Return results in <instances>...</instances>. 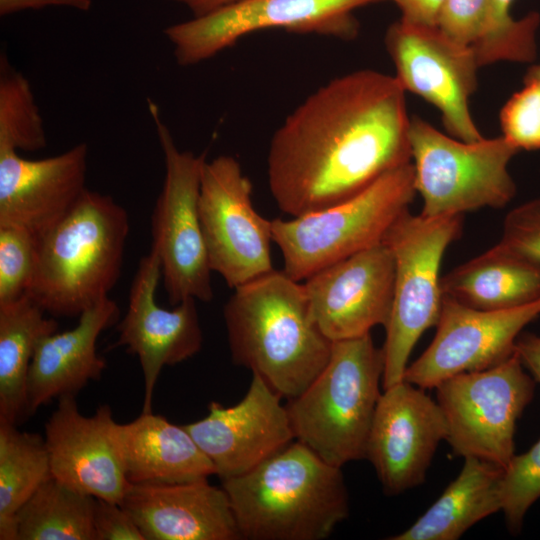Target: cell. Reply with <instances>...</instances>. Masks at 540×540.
Returning a JSON list of instances; mask_svg holds the SVG:
<instances>
[{"mask_svg":"<svg viewBox=\"0 0 540 540\" xmlns=\"http://www.w3.org/2000/svg\"><path fill=\"white\" fill-rule=\"evenodd\" d=\"M441 291L476 309L515 308L540 299V268L497 243L441 277Z\"/></svg>","mask_w":540,"mask_h":540,"instance_id":"24","label":"cell"},{"mask_svg":"<svg viewBox=\"0 0 540 540\" xmlns=\"http://www.w3.org/2000/svg\"><path fill=\"white\" fill-rule=\"evenodd\" d=\"M503 137L518 150L540 149V79L524 80L500 112Z\"/></svg>","mask_w":540,"mask_h":540,"instance_id":"33","label":"cell"},{"mask_svg":"<svg viewBox=\"0 0 540 540\" xmlns=\"http://www.w3.org/2000/svg\"><path fill=\"white\" fill-rule=\"evenodd\" d=\"M540 316V299L515 308L482 310L443 295L436 333L404 373L422 389L455 375L493 367L510 357L522 329Z\"/></svg>","mask_w":540,"mask_h":540,"instance_id":"14","label":"cell"},{"mask_svg":"<svg viewBox=\"0 0 540 540\" xmlns=\"http://www.w3.org/2000/svg\"><path fill=\"white\" fill-rule=\"evenodd\" d=\"M462 221L463 215L428 218L408 210L383 238L395 263L392 308L382 348L383 389L404 380L414 346L438 322L443 299L442 258L459 238Z\"/></svg>","mask_w":540,"mask_h":540,"instance_id":"7","label":"cell"},{"mask_svg":"<svg viewBox=\"0 0 540 540\" xmlns=\"http://www.w3.org/2000/svg\"><path fill=\"white\" fill-rule=\"evenodd\" d=\"M95 540H145L141 530L122 505L95 499Z\"/></svg>","mask_w":540,"mask_h":540,"instance_id":"36","label":"cell"},{"mask_svg":"<svg viewBox=\"0 0 540 540\" xmlns=\"http://www.w3.org/2000/svg\"><path fill=\"white\" fill-rule=\"evenodd\" d=\"M416 194L412 162L398 166L354 196L326 209L272 220L282 271L301 282L317 271L383 241Z\"/></svg>","mask_w":540,"mask_h":540,"instance_id":"6","label":"cell"},{"mask_svg":"<svg viewBox=\"0 0 540 540\" xmlns=\"http://www.w3.org/2000/svg\"><path fill=\"white\" fill-rule=\"evenodd\" d=\"M384 1L390 0H241L170 25L164 35L173 47L176 62L191 66L262 30L351 39L358 32L354 11Z\"/></svg>","mask_w":540,"mask_h":540,"instance_id":"11","label":"cell"},{"mask_svg":"<svg viewBox=\"0 0 540 540\" xmlns=\"http://www.w3.org/2000/svg\"><path fill=\"white\" fill-rule=\"evenodd\" d=\"M499 496L507 526L516 534L528 509L540 498V439L527 452L514 455L503 469Z\"/></svg>","mask_w":540,"mask_h":540,"instance_id":"31","label":"cell"},{"mask_svg":"<svg viewBox=\"0 0 540 540\" xmlns=\"http://www.w3.org/2000/svg\"><path fill=\"white\" fill-rule=\"evenodd\" d=\"M498 243L540 268V198L527 201L506 215Z\"/></svg>","mask_w":540,"mask_h":540,"instance_id":"34","label":"cell"},{"mask_svg":"<svg viewBox=\"0 0 540 540\" xmlns=\"http://www.w3.org/2000/svg\"><path fill=\"white\" fill-rule=\"evenodd\" d=\"M27 294L0 304V422L16 424L26 416L29 368L39 341L58 323Z\"/></svg>","mask_w":540,"mask_h":540,"instance_id":"26","label":"cell"},{"mask_svg":"<svg viewBox=\"0 0 540 540\" xmlns=\"http://www.w3.org/2000/svg\"><path fill=\"white\" fill-rule=\"evenodd\" d=\"M531 79H540V63L530 67L527 70L524 76V80H531Z\"/></svg>","mask_w":540,"mask_h":540,"instance_id":"41","label":"cell"},{"mask_svg":"<svg viewBox=\"0 0 540 540\" xmlns=\"http://www.w3.org/2000/svg\"><path fill=\"white\" fill-rule=\"evenodd\" d=\"M503 468L475 457L464 465L441 496L409 528L390 540H456L482 519L501 510Z\"/></svg>","mask_w":540,"mask_h":540,"instance_id":"25","label":"cell"},{"mask_svg":"<svg viewBox=\"0 0 540 540\" xmlns=\"http://www.w3.org/2000/svg\"><path fill=\"white\" fill-rule=\"evenodd\" d=\"M514 351L534 380L540 382V336L532 333L519 335Z\"/></svg>","mask_w":540,"mask_h":540,"instance_id":"39","label":"cell"},{"mask_svg":"<svg viewBox=\"0 0 540 540\" xmlns=\"http://www.w3.org/2000/svg\"><path fill=\"white\" fill-rule=\"evenodd\" d=\"M115 434L131 484L184 483L216 474L213 463L183 425L152 411L142 412L129 423H117Z\"/></svg>","mask_w":540,"mask_h":540,"instance_id":"23","label":"cell"},{"mask_svg":"<svg viewBox=\"0 0 540 540\" xmlns=\"http://www.w3.org/2000/svg\"><path fill=\"white\" fill-rule=\"evenodd\" d=\"M129 233L126 209L88 188L56 224L36 236L27 295L54 317L80 316L109 297Z\"/></svg>","mask_w":540,"mask_h":540,"instance_id":"4","label":"cell"},{"mask_svg":"<svg viewBox=\"0 0 540 540\" xmlns=\"http://www.w3.org/2000/svg\"><path fill=\"white\" fill-rule=\"evenodd\" d=\"M490 0H444L436 27L454 42L473 47L483 34Z\"/></svg>","mask_w":540,"mask_h":540,"instance_id":"35","label":"cell"},{"mask_svg":"<svg viewBox=\"0 0 540 540\" xmlns=\"http://www.w3.org/2000/svg\"><path fill=\"white\" fill-rule=\"evenodd\" d=\"M405 90L395 76L362 69L312 92L274 132L267 180L277 207L293 217L359 193L411 162Z\"/></svg>","mask_w":540,"mask_h":540,"instance_id":"1","label":"cell"},{"mask_svg":"<svg viewBox=\"0 0 540 540\" xmlns=\"http://www.w3.org/2000/svg\"><path fill=\"white\" fill-rule=\"evenodd\" d=\"M120 309L107 297L85 310L72 329L43 337L35 350L27 378L26 416L64 395H75L106 369L97 354L100 334L114 325Z\"/></svg>","mask_w":540,"mask_h":540,"instance_id":"22","label":"cell"},{"mask_svg":"<svg viewBox=\"0 0 540 540\" xmlns=\"http://www.w3.org/2000/svg\"><path fill=\"white\" fill-rule=\"evenodd\" d=\"M232 361L288 400L327 364L333 342L315 323L303 284L273 270L234 289L223 308Z\"/></svg>","mask_w":540,"mask_h":540,"instance_id":"2","label":"cell"},{"mask_svg":"<svg viewBox=\"0 0 540 540\" xmlns=\"http://www.w3.org/2000/svg\"><path fill=\"white\" fill-rule=\"evenodd\" d=\"M385 45L400 85L435 106L453 137L466 142L484 138L469 111L480 67L471 47L454 42L436 26L402 19L388 28Z\"/></svg>","mask_w":540,"mask_h":540,"instance_id":"13","label":"cell"},{"mask_svg":"<svg viewBox=\"0 0 540 540\" xmlns=\"http://www.w3.org/2000/svg\"><path fill=\"white\" fill-rule=\"evenodd\" d=\"M199 217L211 270L235 289L274 270L272 220L252 203V184L230 155L206 160Z\"/></svg>","mask_w":540,"mask_h":540,"instance_id":"12","label":"cell"},{"mask_svg":"<svg viewBox=\"0 0 540 540\" xmlns=\"http://www.w3.org/2000/svg\"><path fill=\"white\" fill-rule=\"evenodd\" d=\"M409 142L422 216L499 209L514 198L516 185L508 164L519 150L503 136L466 142L416 116L410 119Z\"/></svg>","mask_w":540,"mask_h":540,"instance_id":"8","label":"cell"},{"mask_svg":"<svg viewBox=\"0 0 540 540\" xmlns=\"http://www.w3.org/2000/svg\"><path fill=\"white\" fill-rule=\"evenodd\" d=\"M88 146L26 159L0 150V227L24 229L35 236L56 224L87 189Z\"/></svg>","mask_w":540,"mask_h":540,"instance_id":"20","label":"cell"},{"mask_svg":"<svg viewBox=\"0 0 540 540\" xmlns=\"http://www.w3.org/2000/svg\"><path fill=\"white\" fill-rule=\"evenodd\" d=\"M35 253V235L20 228L0 227V304L27 294Z\"/></svg>","mask_w":540,"mask_h":540,"instance_id":"32","label":"cell"},{"mask_svg":"<svg viewBox=\"0 0 540 540\" xmlns=\"http://www.w3.org/2000/svg\"><path fill=\"white\" fill-rule=\"evenodd\" d=\"M514 1L490 0L485 29L472 47L480 67L498 61L527 63L536 59L540 14L530 12L514 19L510 15Z\"/></svg>","mask_w":540,"mask_h":540,"instance_id":"30","label":"cell"},{"mask_svg":"<svg viewBox=\"0 0 540 540\" xmlns=\"http://www.w3.org/2000/svg\"><path fill=\"white\" fill-rule=\"evenodd\" d=\"M92 0H0V15L7 16L27 9L38 10L46 7H67L88 11Z\"/></svg>","mask_w":540,"mask_h":540,"instance_id":"38","label":"cell"},{"mask_svg":"<svg viewBox=\"0 0 540 540\" xmlns=\"http://www.w3.org/2000/svg\"><path fill=\"white\" fill-rule=\"evenodd\" d=\"M120 505L145 540L241 539L225 490L207 479L131 484Z\"/></svg>","mask_w":540,"mask_h":540,"instance_id":"21","label":"cell"},{"mask_svg":"<svg viewBox=\"0 0 540 540\" xmlns=\"http://www.w3.org/2000/svg\"><path fill=\"white\" fill-rule=\"evenodd\" d=\"M95 499L50 478L18 511L16 540H95Z\"/></svg>","mask_w":540,"mask_h":540,"instance_id":"28","label":"cell"},{"mask_svg":"<svg viewBox=\"0 0 540 540\" xmlns=\"http://www.w3.org/2000/svg\"><path fill=\"white\" fill-rule=\"evenodd\" d=\"M160 277V260L151 250L139 261L114 345L126 347L139 359L144 376L142 412L152 411L153 392L163 367L191 358L203 342L197 300L185 299L173 309L160 307L155 300Z\"/></svg>","mask_w":540,"mask_h":540,"instance_id":"18","label":"cell"},{"mask_svg":"<svg viewBox=\"0 0 540 540\" xmlns=\"http://www.w3.org/2000/svg\"><path fill=\"white\" fill-rule=\"evenodd\" d=\"M148 108L163 153L165 177L152 218V248L160 260L169 302L214 297L211 267L199 217V193L206 154L180 150L155 102Z\"/></svg>","mask_w":540,"mask_h":540,"instance_id":"9","label":"cell"},{"mask_svg":"<svg viewBox=\"0 0 540 540\" xmlns=\"http://www.w3.org/2000/svg\"><path fill=\"white\" fill-rule=\"evenodd\" d=\"M221 482L241 539L322 540L349 514L341 467L297 440Z\"/></svg>","mask_w":540,"mask_h":540,"instance_id":"3","label":"cell"},{"mask_svg":"<svg viewBox=\"0 0 540 540\" xmlns=\"http://www.w3.org/2000/svg\"><path fill=\"white\" fill-rule=\"evenodd\" d=\"M402 13L401 19L413 24L436 26L444 0H390Z\"/></svg>","mask_w":540,"mask_h":540,"instance_id":"37","label":"cell"},{"mask_svg":"<svg viewBox=\"0 0 540 540\" xmlns=\"http://www.w3.org/2000/svg\"><path fill=\"white\" fill-rule=\"evenodd\" d=\"M259 375L234 406L217 402L204 418L183 425L222 480L240 476L295 440L286 406Z\"/></svg>","mask_w":540,"mask_h":540,"instance_id":"17","label":"cell"},{"mask_svg":"<svg viewBox=\"0 0 540 540\" xmlns=\"http://www.w3.org/2000/svg\"><path fill=\"white\" fill-rule=\"evenodd\" d=\"M435 389L453 452L504 469L514 456L517 420L535 390L515 351L493 367L455 375Z\"/></svg>","mask_w":540,"mask_h":540,"instance_id":"10","label":"cell"},{"mask_svg":"<svg viewBox=\"0 0 540 540\" xmlns=\"http://www.w3.org/2000/svg\"><path fill=\"white\" fill-rule=\"evenodd\" d=\"M186 6L193 17L202 16L241 0H170Z\"/></svg>","mask_w":540,"mask_h":540,"instance_id":"40","label":"cell"},{"mask_svg":"<svg viewBox=\"0 0 540 540\" xmlns=\"http://www.w3.org/2000/svg\"><path fill=\"white\" fill-rule=\"evenodd\" d=\"M116 425L109 405L84 416L75 395L58 398L44 427L52 477L83 494L121 504L131 483L116 440Z\"/></svg>","mask_w":540,"mask_h":540,"instance_id":"19","label":"cell"},{"mask_svg":"<svg viewBox=\"0 0 540 540\" xmlns=\"http://www.w3.org/2000/svg\"><path fill=\"white\" fill-rule=\"evenodd\" d=\"M47 146L40 110L28 79L0 53V150L36 152Z\"/></svg>","mask_w":540,"mask_h":540,"instance_id":"29","label":"cell"},{"mask_svg":"<svg viewBox=\"0 0 540 540\" xmlns=\"http://www.w3.org/2000/svg\"><path fill=\"white\" fill-rule=\"evenodd\" d=\"M50 478L45 439L0 422V539L16 540V516Z\"/></svg>","mask_w":540,"mask_h":540,"instance_id":"27","label":"cell"},{"mask_svg":"<svg viewBox=\"0 0 540 540\" xmlns=\"http://www.w3.org/2000/svg\"><path fill=\"white\" fill-rule=\"evenodd\" d=\"M382 377L383 352L370 333L333 342L322 371L288 400L295 440L337 467L365 458Z\"/></svg>","mask_w":540,"mask_h":540,"instance_id":"5","label":"cell"},{"mask_svg":"<svg viewBox=\"0 0 540 540\" xmlns=\"http://www.w3.org/2000/svg\"><path fill=\"white\" fill-rule=\"evenodd\" d=\"M366 455L384 492L394 496L425 481L435 451L446 440L443 412L424 389L402 380L383 389Z\"/></svg>","mask_w":540,"mask_h":540,"instance_id":"15","label":"cell"},{"mask_svg":"<svg viewBox=\"0 0 540 540\" xmlns=\"http://www.w3.org/2000/svg\"><path fill=\"white\" fill-rule=\"evenodd\" d=\"M394 277L393 254L383 241L317 271L303 283L315 323L332 342L385 327Z\"/></svg>","mask_w":540,"mask_h":540,"instance_id":"16","label":"cell"}]
</instances>
